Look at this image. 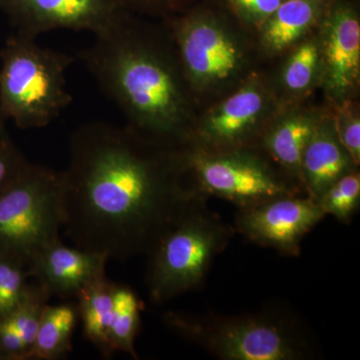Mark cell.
Listing matches in <instances>:
<instances>
[{
    "mask_svg": "<svg viewBox=\"0 0 360 360\" xmlns=\"http://www.w3.org/2000/svg\"><path fill=\"white\" fill-rule=\"evenodd\" d=\"M0 11L16 33L34 39L58 30L94 34L127 13L115 0H0Z\"/></svg>",
    "mask_w": 360,
    "mask_h": 360,
    "instance_id": "7c38bea8",
    "label": "cell"
},
{
    "mask_svg": "<svg viewBox=\"0 0 360 360\" xmlns=\"http://www.w3.org/2000/svg\"><path fill=\"white\" fill-rule=\"evenodd\" d=\"M167 21L191 94L217 91L248 78V46L224 18L210 11L189 9Z\"/></svg>",
    "mask_w": 360,
    "mask_h": 360,
    "instance_id": "52a82bcc",
    "label": "cell"
},
{
    "mask_svg": "<svg viewBox=\"0 0 360 360\" xmlns=\"http://www.w3.org/2000/svg\"><path fill=\"white\" fill-rule=\"evenodd\" d=\"M113 319L111 340L115 352H127L137 359L135 338L141 326V300L131 288L124 284L113 283Z\"/></svg>",
    "mask_w": 360,
    "mask_h": 360,
    "instance_id": "ffe728a7",
    "label": "cell"
},
{
    "mask_svg": "<svg viewBox=\"0 0 360 360\" xmlns=\"http://www.w3.org/2000/svg\"><path fill=\"white\" fill-rule=\"evenodd\" d=\"M241 20L260 27L283 0H226Z\"/></svg>",
    "mask_w": 360,
    "mask_h": 360,
    "instance_id": "484cf974",
    "label": "cell"
},
{
    "mask_svg": "<svg viewBox=\"0 0 360 360\" xmlns=\"http://www.w3.org/2000/svg\"><path fill=\"white\" fill-rule=\"evenodd\" d=\"M336 134L331 115H322L303 153L302 174L305 193L319 200L343 175L357 170Z\"/></svg>",
    "mask_w": 360,
    "mask_h": 360,
    "instance_id": "9a60e30c",
    "label": "cell"
},
{
    "mask_svg": "<svg viewBox=\"0 0 360 360\" xmlns=\"http://www.w3.org/2000/svg\"><path fill=\"white\" fill-rule=\"evenodd\" d=\"M61 181L63 229L71 240L117 259L148 257L198 195L180 148L103 122L71 134Z\"/></svg>",
    "mask_w": 360,
    "mask_h": 360,
    "instance_id": "6da1fadb",
    "label": "cell"
},
{
    "mask_svg": "<svg viewBox=\"0 0 360 360\" xmlns=\"http://www.w3.org/2000/svg\"><path fill=\"white\" fill-rule=\"evenodd\" d=\"M333 0H283L260 26L259 42L267 53L278 54L295 46L317 27Z\"/></svg>",
    "mask_w": 360,
    "mask_h": 360,
    "instance_id": "2e32d148",
    "label": "cell"
},
{
    "mask_svg": "<svg viewBox=\"0 0 360 360\" xmlns=\"http://www.w3.org/2000/svg\"><path fill=\"white\" fill-rule=\"evenodd\" d=\"M321 116L302 108L283 111L271 118L257 144V148L304 193L302 174L303 153Z\"/></svg>",
    "mask_w": 360,
    "mask_h": 360,
    "instance_id": "5bb4252c",
    "label": "cell"
},
{
    "mask_svg": "<svg viewBox=\"0 0 360 360\" xmlns=\"http://www.w3.org/2000/svg\"><path fill=\"white\" fill-rule=\"evenodd\" d=\"M63 229L61 172L32 165L0 193V257L28 269Z\"/></svg>",
    "mask_w": 360,
    "mask_h": 360,
    "instance_id": "8992f818",
    "label": "cell"
},
{
    "mask_svg": "<svg viewBox=\"0 0 360 360\" xmlns=\"http://www.w3.org/2000/svg\"><path fill=\"white\" fill-rule=\"evenodd\" d=\"M28 276L25 265L0 257V319L11 314L27 297L32 290Z\"/></svg>",
    "mask_w": 360,
    "mask_h": 360,
    "instance_id": "7402d4cb",
    "label": "cell"
},
{
    "mask_svg": "<svg viewBox=\"0 0 360 360\" xmlns=\"http://www.w3.org/2000/svg\"><path fill=\"white\" fill-rule=\"evenodd\" d=\"M274 111L269 84L258 77H248L236 91L194 120L182 146L205 151L255 148Z\"/></svg>",
    "mask_w": 360,
    "mask_h": 360,
    "instance_id": "9c48e42d",
    "label": "cell"
},
{
    "mask_svg": "<svg viewBox=\"0 0 360 360\" xmlns=\"http://www.w3.org/2000/svg\"><path fill=\"white\" fill-rule=\"evenodd\" d=\"M257 148L205 151L180 146L189 181L200 195L217 196L238 210L281 196L305 194Z\"/></svg>",
    "mask_w": 360,
    "mask_h": 360,
    "instance_id": "ba28073f",
    "label": "cell"
},
{
    "mask_svg": "<svg viewBox=\"0 0 360 360\" xmlns=\"http://www.w3.org/2000/svg\"><path fill=\"white\" fill-rule=\"evenodd\" d=\"M326 217L316 200L298 194L238 208L233 227L257 245L297 257L303 238Z\"/></svg>",
    "mask_w": 360,
    "mask_h": 360,
    "instance_id": "8fae6325",
    "label": "cell"
},
{
    "mask_svg": "<svg viewBox=\"0 0 360 360\" xmlns=\"http://www.w3.org/2000/svg\"><path fill=\"white\" fill-rule=\"evenodd\" d=\"M106 255L78 248H68L60 240L45 248L28 266L51 295L75 296L90 283L105 276Z\"/></svg>",
    "mask_w": 360,
    "mask_h": 360,
    "instance_id": "4fadbf2b",
    "label": "cell"
},
{
    "mask_svg": "<svg viewBox=\"0 0 360 360\" xmlns=\"http://www.w3.org/2000/svg\"><path fill=\"white\" fill-rule=\"evenodd\" d=\"M281 68V84L293 98L307 96L321 84V56L316 37H305L292 47Z\"/></svg>",
    "mask_w": 360,
    "mask_h": 360,
    "instance_id": "d6986e66",
    "label": "cell"
},
{
    "mask_svg": "<svg viewBox=\"0 0 360 360\" xmlns=\"http://www.w3.org/2000/svg\"><path fill=\"white\" fill-rule=\"evenodd\" d=\"M335 111L333 117V124L338 139L352 156L355 165L360 163V116L356 106L352 101L340 104H333Z\"/></svg>",
    "mask_w": 360,
    "mask_h": 360,
    "instance_id": "603a6c76",
    "label": "cell"
},
{
    "mask_svg": "<svg viewBox=\"0 0 360 360\" xmlns=\"http://www.w3.org/2000/svg\"><path fill=\"white\" fill-rule=\"evenodd\" d=\"M321 84L333 104L352 101L360 77V20L347 0H333L317 25Z\"/></svg>",
    "mask_w": 360,
    "mask_h": 360,
    "instance_id": "30bf717a",
    "label": "cell"
},
{
    "mask_svg": "<svg viewBox=\"0 0 360 360\" xmlns=\"http://www.w3.org/2000/svg\"><path fill=\"white\" fill-rule=\"evenodd\" d=\"M75 61L14 33L0 49V118L20 129L51 124L72 103L66 71Z\"/></svg>",
    "mask_w": 360,
    "mask_h": 360,
    "instance_id": "277c9868",
    "label": "cell"
},
{
    "mask_svg": "<svg viewBox=\"0 0 360 360\" xmlns=\"http://www.w3.org/2000/svg\"><path fill=\"white\" fill-rule=\"evenodd\" d=\"M113 283L106 276L97 279L77 295L78 316L84 323L85 338L105 357L115 354L111 330L115 319Z\"/></svg>",
    "mask_w": 360,
    "mask_h": 360,
    "instance_id": "e0dca14e",
    "label": "cell"
},
{
    "mask_svg": "<svg viewBox=\"0 0 360 360\" xmlns=\"http://www.w3.org/2000/svg\"><path fill=\"white\" fill-rule=\"evenodd\" d=\"M168 328L224 360H304L314 340L297 316L283 307L255 314H191L168 312Z\"/></svg>",
    "mask_w": 360,
    "mask_h": 360,
    "instance_id": "3957f363",
    "label": "cell"
},
{
    "mask_svg": "<svg viewBox=\"0 0 360 360\" xmlns=\"http://www.w3.org/2000/svg\"><path fill=\"white\" fill-rule=\"evenodd\" d=\"M317 203L326 215L348 224L359 210L360 203V174L359 170L343 175L324 191Z\"/></svg>",
    "mask_w": 360,
    "mask_h": 360,
    "instance_id": "44dd1931",
    "label": "cell"
},
{
    "mask_svg": "<svg viewBox=\"0 0 360 360\" xmlns=\"http://www.w3.org/2000/svg\"><path fill=\"white\" fill-rule=\"evenodd\" d=\"M28 348L18 331L6 321L0 319V360H26Z\"/></svg>",
    "mask_w": 360,
    "mask_h": 360,
    "instance_id": "4316f807",
    "label": "cell"
},
{
    "mask_svg": "<svg viewBox=\"0 0 360 360\" xmlns=\"http://www.w3.org/2000/svg\"><path fill=\"white\" fill-rule=\"evenodd\" d=\"M77 319V305L47 304L26 360H54L68 355Z\"/></svg>",
    "mask_w": 360,
    "mask_h": 360,
    "instance_id": "ac0fdd59",
    "label": "cell"
},
{
    "mask_svg": "<svg viewBox=\"0 0 360 360\" xmlns=\"http://www.w3.org/2000/svg\"><path fill=\"white\" fill-rule=\"evenodd\" d=\"M139 18L123 13L94 33V42L78 58L129 127L179 148L194 122L191 91L172 39L168 44Z\"/></svg>",
    "mask_w": 360,
    "mask_h": 360,
    "instance_id": "7a4b0ae2",
    "label": "cell"
},
{
    "mask_svg": "<svg viewBox=\"0 0 360 360\" xmlns=\"http://www.w3.org/2000/svg\"><path fill=\"white\" fill-rule=\"evenodd\" d=\"M30 165L11 139L6 120L0 118V193L20 179Z\"/></svg>",
    "mask_w": 360,
    "mask_h": 360,
    "instance_id": "cb8c5ba5",
    "label": "cell"
},
{
    "mask_svg": "<svg viewBox=\"0 0 360 360\" xmlns=\"http://www.w3.org/2000/svg\"><path fill=\"white\" fill-rule=\"evenodd\" d=\"M129 13L137 16L170 20L191 8L196 0H115Z\"/></svg>",
    "mask_w": 360,
    "mask_h": 360,
    "instance_id": "d4e9b609",
    "label": "cell"
},
{
    "mask_svg": "<svg viewBox=\"0 0 360 360\" xmlns=\"http://www.w3.org/2000/svg\"><path fill=\"white\" fill-rule=\"evenodd\" d=\"M236 229L196 195L179 219L149 253L148 288L151 300L167 302L196 290Z\"/></svg>",
    "mask_w": 360,
    "mask_h": 360,
    "instance_id": "5b68a950",
    "label": "cell"
}]
</instances>
